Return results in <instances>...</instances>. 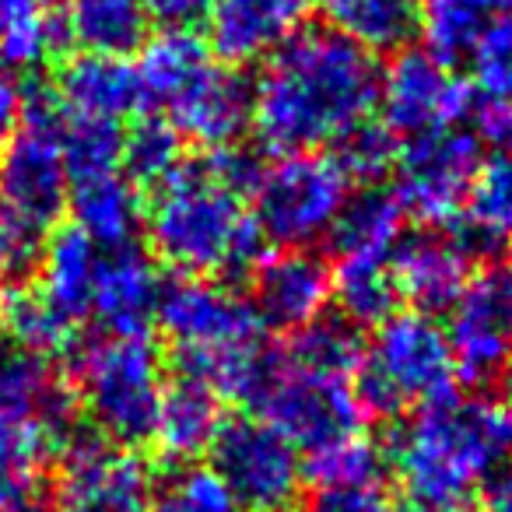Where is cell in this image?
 Listing matches in <instances>:
<instances>
[{"instance_id":"cell-13","label":"cell","mask_w":512,"mask_h":512,"mask_svg":"<svg viewBox=\"0 0 512 512\" xmlns=\"http://www.w3.org/2000/svg\"><path fill=\"white\" fill-rule=\"evenodd\" d=\"M376 109L390 134L411 141L432 130L456 127L470 113V88L449 71L446 60L404 46L379 71Z\"/></svg>"},{"instance_id":"cell-39","label":"cell","mask_w":512,"mask_h":512,"mask_svg":"<svg viewBox=\"0 0 512 512\" xmlns=\"http://www.w3.org/2000/svg\"><path fill=\"white\" fill-rule=\"evenodd\" d=\"M309 512H397V498L390 495L383 477H365V481L316 488Z\"/></svg>"},{"instance_id":"cell-27","label":"cell","mask_w":512,"mask_h":512,"mask_svg":"<svg viewBox=\"0 0 512 512\" xmlns=\"http://www.w3.org/2000/svg\"><path fill=\"white\" fill-rule=\"evenodd\" d=\"M421 0H320L330 32L351 39L365 53H397L418 36Z\"/></svg>"},{"instance_id":"cell-46","label":"cell","mask_w":512,"mask_h":512,"mask_svg":"<svg viewBox=\"0 0 512 512\" xmlns=\"http://www.w3.org/2000/svg\"><path fill=\"white\" fill-rule=\"evenodd\" d=\"M0 313H4V278H0Z\"/></svg>"},{"instance_id":"cell-7","label":"cell","mask_w":512,"mask_h":512,"mask_svg":"<svg viewBox=\"0 0 512 512\" xmlns=\"http://www.w3.org/2000/svg\"><path fill=\"white\" fill-rule=\"evenodd\" d=\"M351 176L330 151H288L256 165L249 211L278 249H313L337 225L351 200Z\"/></svg>"},{"instance_id":"cell-16","label":"cell","mask_w":512,"mask_h":512,"mask_svg":"<svg viewBox=\"0 0 512 512\" xmlns=\"http://www.w3.org/2000/svg\"><path fill=\"white\" fill-rule=\"evenodd\" d=\"M474 246L463 235L442 228H421L397 242L390 256V281L397 302L404 299L414 313H446L467 281L474 278Z\"/></svg>"},{"instance_id":"cell-24","label":"cell","mask_w":512,"mask_h":512,"mask_svg":"<svg viewBox=\"0 0 512 512\" xmlns=\"http://www.w3.org/2000/svg\"><path fill=\"white\" fill-rule=\"evenodd\" d=\"M404 218L397 197L379 186L362 193H351L337 225L330 228V246H334V264H369L390 267V256L397 242L404 239Z\"/></svg>"},{"instance_id":"cell-47","label":"cell","mask_w":512,"mask_h":512,"mask_svg":"<svg viewBox=\"0 0 512 512\" xmlns=\"http://www.w3.org/2000/svg\"><path fill=\"white\" fill-rule=\"evenodd\" d=\"M505 274H509V281H512V264H509V271H505Z\"/></svg>"},{"instance_id":"cell-43","label":"cell","mask_w":512,"mask_h":512,"mask_svg":"<svg viewBox=\"0 0 512 512\" xmlns=\"http://www.w3.org/2000/svg\"><path fill=\"white\" fill-rule=\"evenodd\" d=\"M22 106L25 92L11 74L0 71V151L8 148V141L15 137L18 123H22Z\"/></svg>"},{"instance_id":"cell-21","label":"cell","mask_w":512,"mask_h":512,"mask_svg":"<svg viewBox=\"0 0 512 512\" xmlns=\"http://www.w3.org/2000/svg\"><path fill=\"white\" fill-rule=\"evenodd\" d=\"M60 109L67 116L120 123L141 106V81L127 57H102V53H78L57 74L53 85Z\"/></svg>"},{"instance_id":"cell-35","label":"cell","mask_w":512,"mask_h":512,"mask_svg":"<svg viewBox=\"0 0 512 512\" xmlns=\"http://www.w3.org/2000/svg\"><path fill=\"white\" fill-rule=\"evenodd\" d=\"M463 60H467L470 85L484 99L512 102V8L477 36Z\"/></svg>"},{"instance_id":"cell-25","label":"cell","mask_w":512,"mask_h":512,"mask_svg":"<svg viewBox=\"0 0 512 512\" xmlns=\"http://www.w3.org/2000/svg\"><path fill=\"white\" fill-rule=\"evenodd\" d=\"M95 267H99V246L85 239L74 225L60 228L43 242V253H39V299L78 327L92 313Z\"/></svg>"},{"instance_id":"cell-18","label":"cell","mask_w":512,"mask_h":512,"mask_svg":"<svg viewBox=\"0 0 512 512\" xmlns=\"http://www.w3.org/2000/svg\"><path fill=\"white\" fill-rule=\"evenodd\" d=\"M309 0H214L207 8V50L218 64H264L306 29Z\"/></svg>"},{"instance_id":"cell-17","label":"cell","mask_w":512,"mask_h":512,"mask_svg":"<svg viewBox=\"0 0 512 512\" xmlns=\"http://www.w3.org/2000/svg\"><path fill=\"white\" fill-rule=\"evenodd\" d=\"M253 302L260 323L271 330H295L316 323L334 299L330 264L313 249H278L253 267Z\"/></svg>"},{"instance_id":"cell-38","label":"cell","mask_w":512,"mask_h":512,"mask_svg":"<svg viewBox=\"0 0 512 512\" xmlns=\"http://www.w3.org/2000/svg\"><path fill=\"white\" fill-rule=\"evenodd\" d=\"M302 474L313 477L316 488L365 481V477H383V456L372 446V439H365V435L358 432V435H348V439L334 442V446L320 449V453H309Z\"/></svg>"},{"instance_id":"cell-20","label":"cell","mask_w":512,"mask_h":512,"mask_svg":"<svg viewBox=\"0 0 512 512\" xmlns=\"http://www.w3.org/2000/svg\"><path fill=\"white\" fill-rule=\"evenodd\" d=\"M162 285V274L148 253H141L137 246L106 249L99 253V267H95L88 316H95L106 334H148Z\"/></svg>"},{"instance_id":"cell-29","label":"cell","mask_w":512,"mask_h":512,"mask_svg":"<svg viewBox=\"0 0 512 512\" xmlns=\"http://www.w3.org/2000/svg\"><path fill=\"white\" fill-rule=\"evenodd\" d=\"M512 8V0H421L418 36L432 57L463 60L484 29Z\"/></svg>"},{"instance_id":"cell-36","label":"cell","mask_w":512,"mask_h":512,"mask_svg":"<svg viewBox=\"0 0 512 512\" xmlns=\"http://www.w3.org/2000/svg\"><path fill=\"white\" fill-rule=\"evenodd\" d=\"M151 512H242L228 484L214 467L186 463L162 491L151 498Z\"/></svg>"},{"instance_id":"cell-31","label":"cell","mask_w":512,"mask_h":512,"mask_svg":"<svg viewBox=\"0 0 512 512\" xmlns=\"http://www.w3.org/2000/svg\"><path fill=\"white\" fill-rule=\"evenodd\" d=\"M460 221V235L474 249L512 242V155H495L477 169Z\"/></svg>"},{"instance_id":"cell-28","label":"cell","mask_w":512,"mask_h":512,"mask_svg":"<svg viewBox=\"0 0 512 512\" xmlns=\"http://www.w3.org/2000/svg\"><path fill=\"white\" fill-rule=\"evenodd\" d=\"M148 11L141 0H71L64 18V36L81 53L127 57L148 39Z\"/></svg>"},{"instance_id":"cell-12","label":"cell","mask_w":512,"mask_h":512,"mask_svg":"<svg viewBox=\"0 0 512 512\" xmlns=\"http://www.w3.org/2000/svg\"><path fill=\"white\" fill-rule=\"evenodd\" d=\"M211 467L242 512H285L302 488V456L264 418L225 421L211 446Z\"/></svg>"},{"instance_id":"cell-3","label":"cell","mask_w":512,"mask_h":512,"mask_svg":"<svg viewBox=\"0 0 512 512\" xmlns=\"http://www.w3.org/2000/svg\"><path fill=\"white\" fill-rule=\"evenodd\" d=\"M512 456V404L446 397L411 411L390 442L400 498L477 502L481 484Z\"/></svg>"},{"instance_id":"cell-11","label":"cell","mask_w":512,"mask_h":512,"mask_svg":"<svg viewBox=\"0 0 512 512\" xmlns=\"http://www.w3.org/2000/svg\"><path fill=\"white\" fill-rule=\"evenodd\" d=\"M477 169H481V144L470 130H432L400 144L397 165H393V176H397L393 197L400 211L425 228L453 225L467 207Z\"/></svg>"},{"instance_id":"cell-26","label":"cell","mask_w":512,"mask_h":512,"mask_svg":"<svg viewBox=\"0 0 512 512\" xmlns=\"http://www.w3.org/2000/svg\"><path fill=\"white\" fill-rule=\"evenodd\" d=\"M134 71L141 81V99L158 109H169L207 67L214 64L207 43L190 29H162L144 39Z\"/></svg>"},{"instance_id":"cell-15","label":"cell","mask_w":512,"mask_h":512,"mask_svg":"<svg viewBox=\"0 0 512 512\" xmlns=\"http://www.w3.org/2000/svg\"><path fill=\"white\" fill-rule=\"evenodd\" d=\"M446 341L456 379L495 383L512 365V281L505 271H477L446 309Z\"/></svg>"},{"instance_id":"cell-9","label":"cell","mask_w":512,"mask_h":512,"mask_svg":"<svg viewBox=\"0 0 512 512\" xmlns=\"http://www.w3.org/2000/svg\"><path fill=\"white\" fill-rule=\"evenodd\" d=\"M71 383L53 372L50 358L18 344H0V467L32 474L71 439Z\"/></svg>"},{"instance_id":"cell-41","label":"cell","mask_w":512,"mask_h":512,"mask_svg":"<svg viewBox=\"0 0 512 512\" xmlns=\"http://www.w3.org/2000/svg\"><path fill=\"white\" fill-rule=\"evenodd\" d=\"M0 512H57V505L50 495H43L32 474L0 467Z\"/></svg>"},{"instance_id":"cell-42","label":"cell","mask_w":512,"mask_h":512,"mask_svg":"<svg viewBox=\"0 0 512 512\" xmlns=\"http://www.w3.org/2000/svg\"><path fill=\"white\" fill-rule=\"evenodd\" d=\"M141 4L151 22H158L162 29H190L207 15L214 0H141Z\"/></svg>"},{"instance_id":"cell-40","label":"cell","mask_w":512,"mask_h":512,"mask_svg":"<svg viewBox=\"0 0 512 512\" xmlns=\"http://www.w3.org/2000/svg\"><path fill=\"white\" fill-rule=\"evenodd\" d=\"M481 148H491L495 155H512V102L484 99L474 109V130Z\"/></svg>"},{"instance_id":"cell-10","label":"cell","mask_w":512,"mask_h":512,"mask_svg":"<svg viewBox=\"0 0 512 512\" xmlns=\"http://www.w3.org/2000/svg\"><path fill=\"white\" fill-rule=\"evenodd\" d=\"M60 127L64 109L53 88H32L25 92L15 137L0 151V204L36 232L53 228L67 211L71 176L60 148Z\"/></svg>"},{"instance_id":"cell-32","label":"cell","mask_w":512,"mask_h":512,"mask_svg":"<svg viewBox=\"0 0 512 512\" xmlns=\"http://www.w3.org/2000/svg\"><path fill=\"white\" fill-rule=\"evenodd\" d=\"M60 148H64L67 176L88 179L102 172L123 169V130L120 123L85 120V116H67L60 127Z\"/></svg>"},{"instance_id":"cell-23","label":"cell","mask_w":512,"mask_h":512,"mask_svg":"<svg viewBox=\"0 0 512 512\" xmlns=\"http://www.w3.org/2000/svg\"><path fill=\"white\" fill-rule=\"evenodd\" d=\"M225 425L221 397L207 390L204 383L179 376L172 386H165V397L158 404V418L151 428V442L169 463H193L197 456L211 453Z\"/></svg>"},{"instance_id":"cell-44","label":"cell","mask_w":512,"mask_h":512,"mask_svg":"<svg viewBox=\"0 0 512 512\" xmlns=\"http://www.w3.org/2000/svg\"><path fill=\"white\" fill-rule=\"evenodd\" d=\"M477 512H512V470H498L481 484Z\"/></svg>"},{"instance_id":"cell-30","label":"cell","mask_w":512,"mask_h":512,"mask_svg":"<svg viewBox=\"0 0 512 512\" xmlns=\"http://www.w3.org/2000/svg\"><path fill=\"white\" fill-rule=\"evenodd\" d=\"M64 39L53 0H0V71L39 67Z\"/></svg>"},{"instance_id":"cell-37","label":"cell","mask_w":512,"mask_h":512,"mask_svg":"<svg viewBox=\"0 0 512 512\" xmlns=\"http://www.w3.org/2000/svg\"><path fill=\"white\" fill-rule=\"evenodd\" d=\"M400 155V137L390 134L383 123H365L355 134L337 144V162L351 176V183L376 186L393 172Z\"/></svg>"},{"instance_id":"cell-2","label":"cell","mask_w":512,"mask_h":512,"mask_svg":"<svg viewBox=\"0 0 512 512\" xmlns=\"http://www.w3.org/2000/svg\"><path fill=\"white\" fill-rule=\"evenodd\" d=\"M256 162L225 148L179 162L155 183L144 207L151 253L183 278H239L264 256V235L249 211Z\"/></svg>"},{"instance_id":"cell-45","label":"cell","mask_w":512,"mask_h":512,"mask_svg":"<svg viewBox=\"0 0 512 512\" xmlns=\"http://www.w3.org/2000/svg\"><path fill=\"white\" fill-rule=\"evenodd\" d=\"M505 390H509V404H512V365H509V369H505Z\"/></svg>"},{"instance_id":"cell-4","label":"cell","mask_w":512,"mask_h":512,"mask_svg":"<svg viewBox=\"0 0 512 512\" xmlns=\"http://www.w3.org/2000/svg\"><path fill=\"white\" fill-rule=\"evenodd\" d=\"M155 323L176 351L179 376L204 383L221 400H253L271 351L253 302L214 278L165 281Z\"/></svg>"},{"instance_id":"cell-8","label":"cell","mask_w":512,"mask_h":512,"mask_svg":"<svg viewBox=\"0 0 512 512\" xmlns=\"http://www.w3.org/2000/svg\"><path fill=\"white\" fill-rule=\"evenodd\" d=\"M249 404L260 411L256 418L278 428L306 456L358 435L365 425L355 376L299 362L285 348L271 351L267 372Z\"/></svg>"},{"instance_id":"cell-14","label":"cell","mask_w":512,"mask_h":512,"mask_svg":"<svg viewBox=\"0 0 512 512\" xmlns=\"http://www.w3.org/2000/svg\"><path fill=\"white\" fill-rule=\"evenodd\" d=\"M155 481L134 449L102 435H78L60 446L57 512H151Z\"/></svg>"},{"instance_id":"cell-1","label":"cell","mask_w":512,"mask_h":512,"mask_svg":"<svg viewBox=\"0 0 512 512\" xmlns=\"http://www.w3.org/2000/svg\"><path fill=\"white\" fill-rule=\"evenodd\" d=\"M379 67L330 29H302L264 60L253 81V130L274 151L337 148L372 120Z\"/></svg>"},{"instance_id":"cell-22","label":"cell","mask_w":512,"mask_h":512,"mask_svg":"<svg viewBox=\"0 0 512 512\" xmlns=\"http://www.w3.org/2000/svg\"><path fill=\"white\" fill-rule=\"evenodd\" d=\"M67 211L74 218V228L92 239L102 253L134 246L144 228V200L123 169L74 179L67 193Z\"/></svg>"},{"instance_id":"cell-33","label":"cell","mask_w":512,"mask_h":512,"mask_svg":"<svg viewBox=\"0 0 512 512\" xmlns=\"http://www.w3.org/2000/svg\"><path fill=\"white\" fill-rule=\"evenodd\" d=\"M183 162V137L162 116H141L130 130H123V172L134 183L155 186Z\"/></svg>"},{"instance_id":"cell-19","label":"cell","mask_w":512,"mask_h":512,"mask_svg":"<svg viewBox=\"0 0 512 512\" xmlns=\"http://www.w3.org/2000/svg\"><path fill=\"white\" fill-rule=\"evenodd\" d=\"M165 113L183 141L207 151L235 148L253 127V81L228 64H211Z\"/></svg>"},{"instance_id":"cell-34","label":"cell","mask_w":512,"mask_h":512,"mask_svg":"<svg viewBox=\"0 0 512 512\" xmlns=\"http://www.w3.org/2000/svg\"><path fill=\"white\" fill-rule=\"evenodd\" d=\"M0 320L8 323L11 344L32 351V355L53 358L60 351L74 348V323H67L60 313H53L39 292H22L15 299H4V313Z\"/></svg>"},{"instance_id":"cell-5","label":"cell","mask_w":512,"mask_h":512,"mask_svg":"<svg viewBox=\"0 0 512 512\" xmlns=\"http://www.w3.org/2000/svg\"><path fill=\"white\" fill-rule=\"evenodd\" d=\"M71 390L106 442L134 449L151 442L165 397V365L148 334H102L74 351Z\"/></svg>"},{"instance_id":"cell-6","label":"cell","mask_w":512,"mask_h":512,"mask_svg":"<svg viewBox=\"0 0 512 512\" xmlns=\"http://www.w3.org/2000/svg\"><path fill=\"white\" fill-rule=\"evenodd\" d=\"M456 365L446 330L425 313H390L358 365L355 390L365 418H400L435 400L453 397Z\"/></svg>"}]
</instances>
